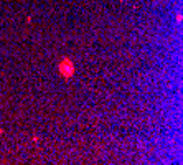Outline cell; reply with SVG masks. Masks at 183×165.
<instances>
[{
    "label": "cell",
    "instance_id": "obj_1",
    "mask_svg": "<svg viewBox=\"0 0 183 165\" xmlns=\"http://www.w3.org/2000/svg\"><path fill=\"white\" fill-rule=\"evenodd\" d=\"M60 73L63 76H73V73H74V68H73V63L71 60H63L61 61V65H60Z\"/></svg>",
    "mask_w": 183,
    "mask_h": 165
}]
</instances>
